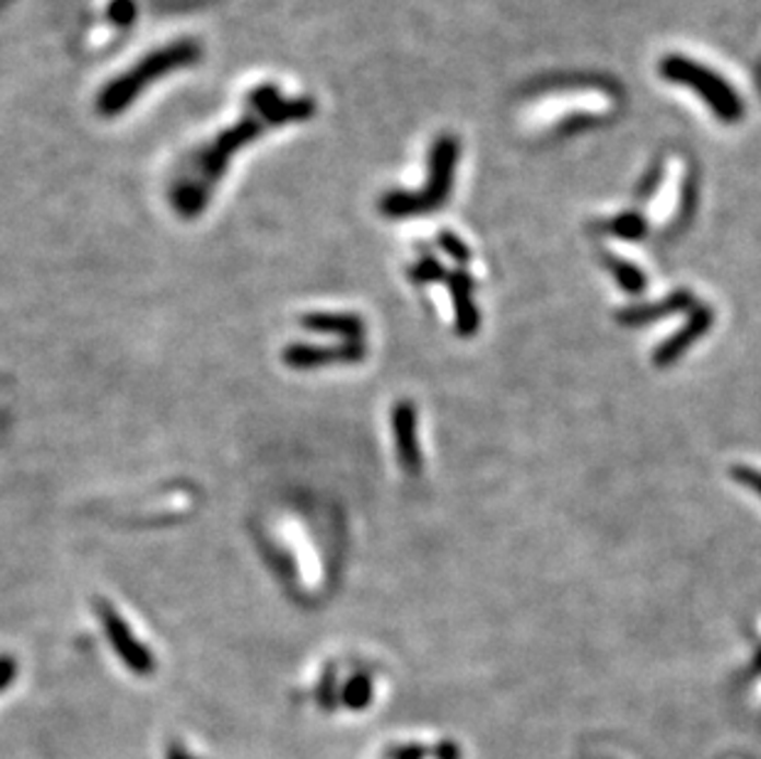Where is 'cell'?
<instances>
[{"label":"cell","mask_w":761,"mask_h":759,"mask_svg":"<svg viewBox=\"0 0 761 759\" xmlns=\"http://www.w3.org/2000/svg\"><path fill=\"white\" fill-rule=\"evenodd\" d=\"M316 104L289 96L277 82L249 84L224 119L185 151L171 175V202L183 215H198L249 143L291 121L314 116Z\"/></svg>","instance_id":"cell-1"},{"label":"cell","mask_w":761,"mask_h":759,"mask_svg":"<svg viewBox=\"0 0 761 759\" xmlns=\"http://www.w3.org/2000/svg\"><path fill=\"white\" fill-rule=\"evenodd\" d=\"M200 52L202 47L195 37H173V40H165L141 52L126 65V70L112 74L104 82L94 102L96 112L106 119L126 114L131 109V104L139 102L151 90V84H159L165 77L195 65L200 60Z\"/></svg>","instance_id":"cell-2"},{"label":"cell","mask_w":761,"mask_h":759,"mask_svg":"<svg viewBox=\"0 0 761 759\" xmlns=\"http://www.w3.org/2000/svg\"><path fill=\"white\" fill-rule=\"evenodd\" d=\"M660 72L663 77H668V80L686 84L692 92L700 94L719 119L735 121L741 116V104L737 94L731 92L729 84L722 82L715 72H710L707 67H700L692 60H686V57L672 55L668 60L660 62Z\"/></svg>","instance_id":"cell-3"},{"label":"cell","mask_w":761,"mask_h":759,"mask_svg":"<svg viewBox=\"0 0 761 759\" xmlns=\"http://www.w3.org/2000/svg\"><path fill=\"white\" fill-rule=\"evenodd\" d=\"M456 165V141L438 139L432 153V178L424 196H407V192H393L383 200V210L389 215H407V212L436 208L446 198L448 185H452Z\"/></svg>","instance_id":"cell-4"},{"label":"cell","mask_w":761,"mask_h":759,"mask_svg":"<svg viewBox=\"0 0 761 759\" xmlns=\"http://www.w3.org/2000/svg\"><path fill=\"white\" fill-rule=\"evenodd\" d=\"M611 104H613L611 96L601 90L545 96V100H540L530 109L528 121L535 126H545V124L564 119V116H577V114L599 116V114H607L611 109Z\"/></svg>","instance_id":"cell-5"},{"label":"cell","mask_w":761,"mask_h":759,"mask_svg":"<svg viewBox=\"0 0 761 759\" xmlns=\"http://www.w3.org/2000/svg\"><path fill=\"white\" fill-rule=\"evenodd\" d=\"M136 21V5L131 0H102L96 3L94 21L90 23V45L92 50H102L112 40H119V35L126 33Z\"/></svg>","instance_id":"cell-6"},{"label":"cell","mask_w":761,"mask_h":759,"mask_svg":"<svg viewBox=\"0 0 761 759\" xmlns=\"http://www.w3.org/2000/svg\"><path fill=\"white\" fill-rule=\"evenodd\" d=\"M682 175H686L682 161L672 159L668 163L666 180H663V188H660L658 198H656V202H653V210H651V218L656 222H666L672 212L678 210V198H680V190H682Z\"/></svg>","instance_id":"cell-7"},{"label":"cell","mask_w":761,"mask_h":759,"mask_svg":"<svg viewBox=\"0 0 761 759\" xmlns=\"http://www.w3.org/2000/svg\"><path fill=\"white\" fill-rule=\"evenodd\" d=\"M397 436H399V449H402L405 464H417V446H414V420L412 410H402L397 414Z\"/></svg>","instance_id":"cell-8"},{"label":"cell","mask_w":761,"mask_h":759,"mask_svg":"<svg viewBox=\"0 0 761 759\" xmlns=\"http://www.w3.org/2000/svg\"><path fill=\"white\" fill-rule=\"evenodd\" d=\"M611 269H613V275H617L619 284L623 289H629V291H641L643 289V275L636 267L629 265V261H613Z\"/></svg>","instance_id":"cell-9"},{"label":"cell","mask_w":761,"mask_h":759,"mask_svg":"<svg viewBox=\"0 0 761 759\" xmlns=\"http://www.w3.org/2000/svg\"><path fill=\"white\" fill-rule=\"evenodd\" d=\"M643 230H646V225H643V220L636 215H621L611 222V232H617L619 237H627V240L641 237Z\"/></svg>","instance_id":"cell-10"},{"label":"cell","mask_w":761,"mask_h":759,"mask_svg":"<svg viewBox=\"0 0 761 759\" xmlns=\"http://www.w3.org/2000/svg\"><path fill=\"white\" fill-rule=\"evenodd\" d=\"M367 698H370V684L365 678H355L353 684L348 686L346 703L353 705V708H363L367 703Z\"/></svg>","instance_id":"cell-11"},{"label":"cell","mask_w":761,"mask_h":759,"mask_svg":"<svg viewBox=\"0 0 761 759\" xmlns=\"http://www.w3.org/2000/svg\"><path fill=\"white\" fill-rule=\"evenodd\" d=\"M442 245H444V249L448 252V255L456 257L458 261H466V259H468V249H466V245H461V242H458L454 235H446V232H444V235H442Z\"/></svg>","instance_id":"cell-12"},{"label":"cell","mask_w":761,"mask_h":759,"mask_svg":"<svg viewBox=\"0 0 761 759\" xmlns=\"http://www.w3.org/2000/svg\"><path fill=\"white\" fill-rule=\"evenodd\" d=\"M737 479H741V483H747L749 489H754L761 495V474L751 471V469H737L735 471Z\"/></svg>","instance_id":"cell-13"},{"label":"cell","mask_w":761,"mask_h":759,"mask_svg":"<svg viewBox=\"0 0 761 759\" xmlns=\"http://www.w3.org/2000/svg\"><path fill=\"white\" fill-rule=\"evenodd\" d=\"M11 676H13V668L8 664H0V688H3L8 680H11Z\"/></svg>","instance_id":"cell-14"},{"label":"cell","mask_w":761,"mask_h":759,"mask_svg":"<svg viewBox=\"0 0 761 759\" xmlns=\"http://www.w3.org/2000/svg\"><path fill=\"white\" fill-rule=\"evenodd\" d=\"M168 759H192L188 752H183L180 747H171L168 749Z\"/></svg>","instance_id":"cell-15"}]
</instances>
